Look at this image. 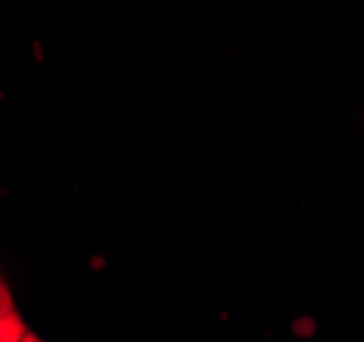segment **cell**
Listing matches in <instances>:
<instances>
[{"instance_id":"obj_2","label":"cell","mask_w":364,"mask_h":342,"mask_svg":"<svg viewBox=\"0 0 364 342\" xmlns=\"http://www.w3.org/2000/svg\"><path fill=\"white\" fill-rule=\"evenodd\" d=\"M14 313V299H11V294H9V288H6V283L0 280V321L6 318V315Z\"/></svg>"},{"instance_id":"obj_3","label":"cell","mask_w":364,"mask_h":342,"mask_svg":"<svg viewBox=\"0 0 364 342\" xmlns=\"http://www.w3.org/2000/svg\"><path fill=\"white\" fill-rule=\"evenodd\" d=\"M22 342H41V340H38L36 334H31V331H28V337H25V340H22Z\"/></svg>"},{"instance_id":"obj_1","label":"cell","mask_w":364,"mask_h":342,"mask_svg":"<svg viewBox=\"0 0 364 342\" xmlns=\"http://www.w3.org/2000/svg\"><path fill=\"white\" fill-rule=\"evenodd\" d=\"M28 331H31V328L25 326V321L16 313L6 315V318L0 321V342H22L28 337Z\"/></svg>"}]
</instances>
